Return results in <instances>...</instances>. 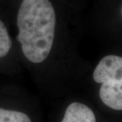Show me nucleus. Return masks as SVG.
I'll return each mask as SVG.
<instances>
[{
  "label": "nucleus",
  "mask_w": 122,
  "mask_h": 122,
  "mask_svg": "<svg viewBox=\"0 0 122 122\" xmlns=\"http://www.w3.org/2000/svg\"><path fill=\"white\" fill-rule=\"evenodd\" d=\"M18 34L23 54L29 61L42 63L52 48L56 25L49 0H23L17 13Z\"/></svg>",
  "instance_id": "1"
},
{
  "label": "nucleus",
  "mask_w": 122,
  "mask_h": 122,
  "mask_svg": "<svg viewBox=\"0 0 122 122\" xmlns=\"http://www.w3.org/2000/svg\"><path fill=\"white\" fill-rule=\"evenodd\" d=\"M93 79L101 83L99 97L106 106L122 110V57L110 55L96 66Z\"/></svg>",
  "instance_id": "2"
},
{
  "label": "nucleus",
  "mask_w": 122,
  "mask_h": 122,
  "mask_svg": "<svg viewBox=\"0 0 122 122\" xmlns=\"http://www.w3.org/2000/svg\"><path fill=\"white\" fill-rule=\"evenodd\" d=\"M61 122H96V118L88 106L80 102H72L67 107Z\"/></svg>",
  "instance_id": "3"
},
{
  "label": "nucleus",
  "mask_w": 122,
  "mask_h": 122,
  "mask_svg": "<svg viewBox=\"0 0 122 122\" xmlns=\"http://www.w3.org/2000/svg\"><path fill=\"white\" fill-rule=\"evenodd\" d=\"M0 122H32L26 113L0 108Z\"/></svg>",
  "instance_id": "4"
},
{
  "label": "nucleus",
  "mask_w": 122,
  "mask_h": 122,
  "mask_svg": "<svg viewBox=\"0 0 122 122\" xmlns=\"http://www.w3.org/2000/svg\"><path fill=\"white\" fill-rule=\"evenodd\" d=\"M12 45L8 31L4 23L0 20V58L5 57L9 53Z\"/></svg>",
  "instance_id": "5"
},
{
  "label": "nucleus",
  "mask_w": 122,
  "mask_h": 122,
  "mask_svg": "<svg viewBox=\"0 0 122 122\" xmlns=\"http://www.w3.org/2000/svg\"><path fill=\"white\" fill-rule=\"evenodd\" d=\"M121 14H122V10H121Z\"/></svg>",
  "instance_id": "6"
}]
</instances>
